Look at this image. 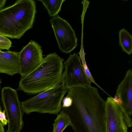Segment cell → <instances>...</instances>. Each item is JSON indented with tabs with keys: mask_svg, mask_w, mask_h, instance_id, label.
<instances>
[{
	"mask_svg": "<svg viewBox=\"0 0 132 132\" xmlns=\"http://www.w3.org/2000/svg\"><path fill=\"white\" fill-rule=\"evenodd\" d=\"M1 100L8 121L7 132H20L23 126V113L16 90L10 87H4Z\"/></svg>",
	"mask_w": 132,
	"mask_h": 132,
	"instance_id": "obj_5",
	"label": "cell"
},
{
	"mask_svg": "<svg viewBox=\"0 0 132 132\" xmlns=\"http://www.w3.org/2000/svg\"><path fill=\"white\" fill-rule=\"evenodd\" d=\"M12 42L7 37L0 34V49L9 50L12 46Z\"/></svg>",
	"mask_w": 132,
	"mask_h": 132,
	"instance_id": "obj_17",
	"label": "cell"
},
{
	"mask_svg": "<svg viewBox=\"0 0 132 132\" xmlns=\"http://www.w3.org/2000/svg\"><path fill=\"white\" fill-rule=\"evenodd\" d=\"M71 125L70 121L65 116L58 114L53 124L52 132H63L67 127Z\"/></svg>",
	"mask_w": 132,
	"mask_h": 132,
	"instance_id": "obj_15",
	"label": "cell"
},
{
	"mask_svg": "<svg viewBox=\"0 0 132 132\" xmlns=\"http://www.w3.org/2000/svg\"><path fill=\"white\" fill-rule=\"evenodd\" d=\"M5 112V111L4 109L3 111L2 110L1 107L0 106V121L3 126L6 125L8 123Z\"/></svg>",
	"mask_w": 132,
	"mask_h": 132,
	"instance_id": "obj_19",
	"label": "cell"
},
{
	"mask_svg": "<svg viewBox=\"0 0 132 132\" xmlns=\"http://www.w3.org/2000/svg\"><path fill=\"white\" fill-rule=\"evenodd\" d=\"M113 100L124 107L130 117L132 113V71L129 69L119 85Z\"/></svg>",
	"mask_w": 132,
	"mask_h": 132,
	"instance_id": "obj_11",
	"label": "cell"
},
{
	"mask_svg": "<svg viewBox=\"0 0 132 132\" xmlns=\"http://www.w3.org/2000/svg\"><path fill=\"white\" fill-rule=\"evenodd\" d=\"M67 96L72 100V105L62 108L60 112L69 120H82L88 132H97L95 125L86 109L80 87L68 89Z\"/></svg>",
	"mask_w": 132,
	"mask_h": 132,
	"instance_id": "obj_6",
	"label": "cell"
},
{
	"mask_svg": "<svg viewBox=\"0 0 132 132\" xmlns=\"http://www.w3.org/2000/svg\"><path fill=\"white\" fill-rule=\"evenodd\" d=\"M63 65L65 85L67 89L75 87L91 86V82L84 70L80 57L77 54H70Z\"/></svg>",
	"mask_w": 132,
	"mask_h": 132,
	"instance_id": "obj_7",
	"label": "cell"
},
{
	"mask_svg": "<svg viewBox=\"0 0 132 132\" xmlns=\"http://www.w3.org/2000/svg\"><path fill=\"white\" fill-rule=\"evenodd\" d=\"M119 44L122 51L129 55L132 52V36L124 28L121 29L119 32Z\"/></svg>",
	"mask_w": 132,
	"mask_h": 132,
	"instance_id": "obj_13",
	"label": "cell"
},
{
	"mask_svg": "<svg viewBox=\"0 0 132 132\" xmlns=\"http://www.w3.org/2000/svg\"><path fill=\"white\" fill-rule=\"evenodd\" d=\"M58 45L62 53H68L78 45L75 32L68 21L58 15L50 20Z\"/></svg>",
	"mask_w": 132,
	"mask_h": 132,
	"instance_id": "obj_8",
	"label": "cell"
},
{
	"mask_svg": "<svg viewBox=\"0 0 132 132\" xmlns=\"http://www.w3.org/2000/svg\"><path fill=\"white\" fill-rule=\"evenodd\" d=\"M64 60L56 52L46 55L36 69L27 75L21 77L18 89L33 94L50 88L62 76Z\"/></svg>",
	"mask_w": 132,
	"mask_h": 132,
	"instance_id": "obj_2",
	"label": "cell"
},
{
	"mask_svg": "<svg viewBox=\"0 0 132 132\" xmlns=\"http://www.w3.org/2000/svg\"><path fill=\"white\" fill-rule=\"evenodd\" d=\"M81 89L86 109L97 132H105L106 101L95 87H81Z\"/></svg>",
	"mask_w": 132,
	"mask_h": 132,
	"instance_id": "obj_4",
	"label": "cell"
},
{
	"mask_svg": "<svg viewBox=\"0 0 132 132\" xmlns=\"http://www.w3.org/2000/svg\"><path fill=\"white\" fill-rule=\"evenodd\" d=\"M36 12L33 0H18L0 10V34L20 39L32 28Z\"/></svg>",
	"mask_w": 132,
	"mask_h": 132,
	"instance_id": "obj_1",
	"label": "cell"
},
{
	"mask_svg": "<svg viewBox=\"0 0 132 132\" xmlns=\"http://www.w3.org/2000/svg\"><path fill=\"white\" fill-rule=\"evenodd\" d=\"M19 52L0 51V73L13 76L19 73Z\"/></svg>",
	"mask_w": 132,
	"mask_h": 132,
	"instance_id": "obj_12",
	"label": "cell"
},
{
	"mask_svg": "<svg viewBox=\"0 0 132 132\" xmlns=\"http://www.w3.org/2000/svg\"><path fill=\"white\" fill-rule=\"evenodd\" d=\"M6 1V0H0V10L4 7Z\"/></svg>",
	"mask_w": 132,
	"mask_h": 132,
	"instance_id": "obj_20",
	"label": "cell"
},
{
	"mask_svg": "<svg viewBox=\"0 0 132 132\" xmlns=\"http://www.w3.org/2000/svg\"><path fill=\"white\" fill-rule=\"evenodd\" d=\"M62 108H68L72 104V100L70 97L67 96L63 98L62 101Z\"/></svg>",
	"mask_w": 132,
	"mask_h": 132,
	"instance_id": "obj_18",
	"label": "cell"
},
{
	"mask_svg": "<svg viewBox=\"0 0 132 132\" xmlns=\"http://www.w3.org/2000/svg\"><path fill=\"white\" fill-rule=\"evenodd\" d=\"M42 47L35 41L31 40L19 52V73L24 76L36 69L43 58Z\"/></svg>",
	"mask_w": 132,
	"mask_h": 132,
	"instance_id": "obj_9",
	"label": "cell"
},
{
	"mask_svg": "<svg viewBox=\"0 0 132 132\" xmlns=\"http://www.w3.org/2000/svg\"><path fill=\"white\" fill-rule=\"evenodd\" d=\"M38 1L43 3L50 16L54 17L57 16L60 11L62 5L65 0H38Z\"/></svg>",
	"mask_w": 132,
	"mask_h": 132,
	"instance_id": "obj_14",
	"label": "cell"
},
{
	"mask_svg": "<svg viewBox=\"0 0 132 132\" xmlns=\"http://www.w3.org/2000/svg\"><path fill=\"white\" fill-rule=\"evenodd\" d=\"M1 51V50L0 49V51Z\"/></svg>",
	"mask_w": 132,
	"mask_h": 132,
	"instance_id": "obj_22",
	"label": "cell"
},
{
	"mask_svg": "<svg viewBox=\"0 0 132 132\" xmlns=\"http://www.w3.org/2000/svg\"><path fill=\"white\" fill-rule=\"evenodd\" d=\"M79 54L80 55L79 56L81 61V63L84 70L86 76L89 80L91 83L93 82L95 84L100 88L102 90L109 95V94H108L104 90H103V89L102 88L95 82L87 65L85 59V53L84 49L83 48H82V49H81L79 53Z\"/></svg>",
	"mask_w": 132,
	"mask_h": 132,
	"instance_id": "obj_16",
	"label": "cell"
},
{
	"mask_svg": "<svg viewBox=\"0 0 132 132\" xmlns=\"http://www.w3.org/2000/svg\"></svg>",
	"mask_w": 132,
	"mask_h": 132,
	"instance_id": "obj_23",
	"label": "cell"
},
{
	"mask_svg": "<svg viewBox=\"0 0 132 132\" xmlns=\"http://www.w3.org/2000/svg\"><path fill=\"white\" fill-rule=\"evenodd\" d=\"M105 101V132H128L118 105L111 96Z\"/></svg>",
	"mask_w": 132,
	"mask_h": 132,
	"instance_id": "obj_10",
	"label": "cell"
},
{
	"mask_svg": "<svg viewBox=\"0 0 132 132\" xmlns=\"http://www.w3.org/2000/svg\"><path fill=\"white\" fill-rule=\"evenodd\" d=\"M3 125L0 121V132H4V130Z\"/></svg>",
	"mask_w": 132,
	"mask_h": 132,
	"instance_id": "obj_21",
	"label": "cell"
},
{
	"mask_svg": "<svg viewBox=\"0 0 132 132\" xmlns=\"http://www.w3.org/2000/svg\"><path fill=\"white\" fill-rule=\"evenodd\" d=\"M68 89L65 87L63 72L57 82L52 87L34 97L21 103L22 112L57 114L62 108L61 102Z\"/></svg>",
	"mask_w": 132,
	"mask_h": 132,
	"instance_id": "obj_3",
	"label": "cell"
}]
</instances>
